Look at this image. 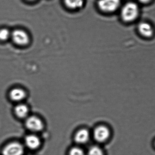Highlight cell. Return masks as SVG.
Here are the masks:
<instances>
[{"mask_svg": "<svg viewBox=\"0 0 155 155\" xmlns=\"http://www.w3.org/2000/svg\"><path fill=\"white\" fill-rule=\"evenodd\" d=\"M67 7L73 10L81 8L83 5V0H64Z\"/></svg>", "mask_w": 155, "mask_h": 155, "instance_id": "7c38bea8", "label": "cell"}, {"mask_svg": "<svg viewBox=\"0 0 155 155\" xmlns=\"http://www.w3.org/2000/svg\"><path fill=\"white\" fill-rule=\"evenodd\" d=\"M26 146L29 149L35 150L38 149L40 147V139L34 135H29L26 136L25 139Z\"/></svg>", "mask_w": 155, "mask_h": 155, "instance_id": "ba28073f", "label": "cell"}, {"mask_svg": "<svg viewBox=\"0 0 155 155\" xmlns=\"http://www.w3.org/2000/svg\"><path fill=\"white\" fill-rule=\"evenodd\" d=\"M139 14V8L136 3H127L121 9L120 15L121 19L125 22H133L137 19Z\"/></svg>", "mask_w": 155, "mask_h": 155, "instance_id": "6da1fadb", "label": "cell"}, {"mask_svg": "<svg viewBox=\"0 0 155 155\" xmlns=\"http://www.w3.org/2000/svg\"><path fill=\"white\" fill-rule=\"evenodd\" d=\"M26 94L23 90L20 88H15L11 91L10 97L11 100L15 101H22L25 98Z\"/></svg>", "mask_w": 155, "mask_h": 155, "instance_id": "9c48e42d", "label": "cell"}, {"mask_svg": "<svg viewBox=\"0 0 155 155\" xmlns=\"http://www.w3.org/2000/svg\"><path fill=\"white\" fill-rule=\"evenodd\" d=\"M110 132L108 129L104 126L97 127L94 131V137L97 142H103L108 139Z\"/></svg>", "mask_w": 155, "mask_h": 155, "instance_id": "8992f818", "label": "cell"}, {"mask_svg": "<svg viewBox=\"0 0 155 155\" xmlns=\"http://www.w3.org/2000/svg\"><path fill=\"white\" fill-rule=\"evenodd\" d=\"M138 30L141 35L146 38L151 37L154 34V29L151 24L148 22H142L139 23Z\"/></svg>", "mask_w": 155, "mask_h": 155, "instance_id": "52a82bcc", "label": "cell"}, {"mask_svg": "<svg viewBox=\"0 0 155 155\" xmlns=\"http://www.w3.org/2000/svg\"><path fill=\"white\" fill-rule=\"evenodd\" d=\"M68 155H85L84 152L81 148L74 147L70 150Z\"/></svg>", "mask_w": 155, "mask_h": 155, "instance_id": "9a60e30c", "label": "cell"}, {"mask_svg": "<svg viewBox=\"0 0 155 155\" xmlns=\"http://www.w3.org/2000/svg\"><path fill=\"white\" fill-rule=\"evenodd\" d=\"M120 0H99L98 3L99 8L104 13H111L119 8Z\"/></svg>", "mask_w": 155, "mask_h": 155, "instance_id": "3957f363", "label": "cell"}, {"mask_svg": "<svg viewBox=\"0 0 155 155\" xmlns=\"http://www.w3.org/2000/svg\"><path fill=\"white\" fill-rule=\"evenodd\" d=\"M151 1L152 0H139V1L143 4H147Z\"/></svg>", "mask_w": 155, "mask_h": 155, "instance_id": "2e32d148", "label": "cell"}, {"mask_svg": "<svg viewBox=\"0 0 155 155\" xmlns=\"http://www.w3.org/2000/svg\"></svg>", "mask_w": 155, "mask_h": 155, "instance_id": "ac0fdd59", "label": "cell"}, {"mask_svg": "<svg viewBox=\"0 0 155 155\" xmlns=\"http://www.w3.org/2000/svg\"><path fill=\"white\" fill-rule=\"evenodd\" d=\"M12 32L7 29H4L0 31V38L3 40H6L11 38Z\"/></svg>", "mask_w": 155, "mask_h": 155, "instance_id": "5bb4252c", "label": "cell"}, {"mask_svg": "<svg viewBox=\"0 0 155 155\" xmlns=\"http://www.w3.org/2000/svg\"><path fill=\"white\" fill-rule=\"evenodd\" d=\"M25 126L30 131L39 132L44 127V124L41 120L37 117L32 116L27 118Z\"/></svg>", "mask_w": 155, "mask_h": 155, "instance_id": "5b68a950", "label": "cell"}, {"mask_svg": "<svg viewBox=\"0 0 155 155\" xmlns=\"http://www.w3.org/2000/svg\"><path fill=\"white\" fill-rule=\"evenodd\" d=\"M87 155H104L102 150L98 147H93L90 149Z\"/></svg>", "mask_w": 155, "mask_h": 155, "instance_id": "4fadbf2b", "label": "cell"}, {"mask_svg": "<svg viewBox=\"0 0 155 155\" xmlns=\"http://www.w3.org/2000/svg\"><path fill=\"white\" fill-rule=\"evenodd\" d=\"M28 1H35V0H28Z\"/></svg>", "mask_w": 155, "mask_h": 155, "instance_id": "e0dca14e", "label": "cell"}, {"mask_svg": "<svg viewBox=\"0 0 155 155\" xmlns=\"http://www.w3.org/2000/svg\"><path fill=\"white\" fill-rule=\"evenodd\" d=\"M2 153V155H24L25 149L20 143L13 142L4 147Z\"/></svg>", "mask_w": 155, "mask_h": 155, "instance_id": "7a4b0ae2", "label": "cell"}, {"mask_svg": "<svg viewBox=\"0 0 155 155\" xmlns=\"http://www.w3.org/2000/svg\"><path fill=\"white\" fill-rule=\"evenodd\" d=\"M89 134L87 130L85 129L79 130L75 137V142L78 144L86 143L89 140Z\"/></svg>", "mask_w": 155, "mask_h": 155, "instance_id": "30bf717a", "label": "cell"}, {"mask_svg": "<svg viewBox=\"0 0 155 155\" xmlns=\"http://www.w3.org/2000/svg\"><path fill=\"white\" fill-rule=\"evenodd\" d=\"M15 112L17 116L19 118L27 117L28 114V109L27 106L24 104H19L16 106Z\"/></svg>", "mask_w": 155, "mask_h": 155, "instance_id": "8fae6325", "label": "cell"}, {"mask_svg": "<svg viewBox=\"0 0 155 155\" xmlns=\"http://www.w3.org/2000/svg\"><path fill=\"white\" fill-rule=\"evenodd\" d=\"M11 38L16 45L21 46L28 45L30 41V37L28 33L21 29L15 30L12 32Z\"/></svg>", "mask_w": 155, "mask_h": 155, "instance_id": "277c9868", "label": "cell"}]
</instances>
